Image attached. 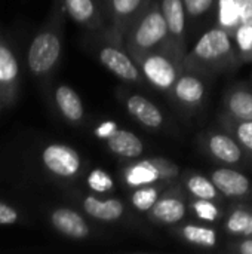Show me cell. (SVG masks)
Here are the masks:
<instances>
[{
  "instance_id": "cell-11",
  "label": "cell",
  "mask_w": 252,
  "mask_h": 254,
  "mask_svg": "<svg viewBox=\"0 0 252 254\" xmlns=\"http://www.w3.org/2000/svg\"><path fill=\"white\" fill-rule=\"evenodd\" d=\"M208 77L209 76L202 74L199 71L183 68L172 89L168 94L171 101L186 113L192 115L198 112L208 98Z\"/></svg>"
},
{
  "instance_id": "cell-16",
  "label": "cell",
  "mask_w": 252,
  "mask_h": 254,
  "mask_svg": "<svg viewBox=\"0 0 252 254\" xmlns=\"http://www.w3.org/2000/svg\"><path fill=\"white\" fill-rule=\"evenodd\" d=\"M151 0H113L108 24L105 30L100 31L105 37L123 45V39L134 21L144 12Z\"/></svg>"
},
{
  "instance_id": "cell-25",
  "label": "cell",
  "mask_w": 252,
  "mask_h": 254,
  "mask_svg": "<svg viewBox=\"0 0 252 254\" xmlns=\"http://www.w3.org/2000/svg\"><path fill=\"white\" fill-rule=\"evenodd\" d=\"M171 183H154V185H146L135 189H129L128 193L129 207L140 214H147Z\"/></svg>"
},
{
  "instance_id": "cell-7",
  "label": "cell",
  "mask_w": 252,
  "mask_h": 254,
  "mask_svg": "<svg viewBox=\"0 0 252 254\" xmlns=\"http://www.w3.org/2000/svg\"><path fill=\"white\" fill-rule=\"evenodd\" d=\"M198 144L202 153L218 165L244 167L252 162L239 141L220 125L199 132Z\"/></svg>"
},
{
  "instance_id": "cell-35",
  "label": "cell",
  "mask_w": 252,
  "mask_h": 254,
  "mask_svg": "<svg viewBox=\"0 0 252 254\" xmlns=\"http://www.w3.org/2000/svg\"><path fill=\"white\" fill-rule=\"evenodd\" d=\"M111 1H113V0H98V4H100V7H101V10H102L104 16H105V21H107V24H108V16H110Z\"/></svg>"
},
{
  "instance_id": "cell-27",
  "label": "cell",
  "mask_w": 252,
  "mask_h": 254,
  "mask_svg": "<svg viewBox=\"0 0 252 254\" xmlns=\"http://www.w3.org/2000/svg\"><path fill=\"white\" fill-rule=\"evenodd\" d=\"M218 125L227 129L244 147L252 161V121H239L223 113L218 115Z\"/></svg>"
},
{
  "instance_id": "cell-1",
  "label": "cell",
  "mask_w": 252,
  "mask_h": 254,
  "mask_svg": "<svg viewBox=\"0 0 252 254\" xmlns=\"http://www.w3.org/2000/svg\"><path fill=\"white\" fill-rule=\"evenodd\" d=\"M67 13L61 0H52L46 21L40 25L27 49V67L31 77L45 91L59 68L64 51V25Z\"/></svg>"
},
{
  "instance_id": "cell-33",
  "label": "cell",
  "mask_w": 252,
  "mask_h": 254,
  "mask_svg": "<svg viewBox=\"0 0 252 254\" xmlns=\"http://www.w3.org/2000/svg\"><path fill=\"white\" fill-rule=\"evenodd\" d=\"M224 250L232 254H252V235L232 238L230 241L226 243Z\"/></svg>"
},
{
  "instance_id": "cell-37",
  "label": "cell",
  "mask_w": 252,
  "mask_h": 254,
  "mask_svg": "<svg viewBox=\"0 0 252 254\" xmlns=\"http://www.w3.org/2000/svg\"><path fill=\"white\" fill-rule=\"evenodd\" d=\"M245 24H252V13L248 16V19L245 21Z\"/></svg>"
},
{
  "instance_id": "cell-5",
  "label": "cell",
  "mask_w": 252,
  "mask_h": 254,
  "mask_svg": "<svg viewBox=\"0 0 252 254\" xmlns=\"http://www.w3.org/2000/svg\"><path fill=\"white\" fill-rule=\"evenodd\" d=\"M181 168L177 162L163 156H141L132 161H125L119 168L120 183L129 190L146 185L177 182L181 176Z\"/></svg>"
},
{
  "instance_id": "cell-29",
  "label": "cell",
  "mask_w": 252,
  "mask_h": 254,
  "mask_svg": "<svg viewBox=\"0 0 252 254\" xmlns=\"http://www.w3.org/2000/svg\"><path fill=\"white\" fill-rule=\"evenodd\" d=\"M183 1H184V9L190 27L203 22L211 13L215 15L217 0H183Z\"/></svg>"
},
{
  "instance_id": "cell-26",
  "label": "cell",
  "mask_w": 252,
  "mask_h": 254,
  "mask_svg": "<svg viewBox=\"0 0 252 254\" xmlns=\"http://www.w3.org/2000/svg\"><path fill=\"white\" fill-rule=\"evenodd\" d=\"M226 208L221 202L212 199H202V198H189V214L195 217V220L208 223V225H218L224 217Z\"/></svg>"
},
{
  "instance_id": "cell-21",
  "label": "cell",
  "mask_w": 252,
  "mask_h": 254,
  "mask_svg": "<svg viewBox=\"0 0 252 254\" xmlns=\"http://www.w3.org/2000/svg\"><path fill=\"white\" fill-rule=\"evenodd\" d=\"M220 113L239 121H252V82L229 86L223 95Z\"/></svg>"
},
{
  "instance_id": "cell-4",
  "label": "cell",
  "mask_w": 252,
  "mask_h": 254,
  "mask_svg": "<svg viewBox=\"0 0 252 254\" xmlns=\"http://www.w3.org/2000/svg\"><path fill=\"white\" fill-rule=\"evenodd\" d=\"M39 164L48 177L65 188L74 185L85 173V159L79 150L61 141L45 143L39 149Z\"/></svg>"
},
{
  "instance_id": "cell-36",
  "label": "cell",
  "mask_w": 252,
  "mask_h": 254,
  "mask_svg": "<svg viewBox=\"0 0 252 254\" xmlns=\"http://www.w3.org/2000/svg\"><path fill=\"white\" fill-rule=\"evenodd\" d=\"M6 109V106H4V100H3V91H1V86H0V115H1V112Z\"/></svg>"
},
{
  "instance_id": "cell-2",
  "label": "cell",
  "mask_w": 252,
  "mask_h": 254,
  "mask_svg": "<svg viewBox=\"0 0 252 254\" xmlns=\"http://www.w3.org/2000/svg\"><path fill=\"white\" fill-rule=\"evenodd\" d=\"M241 65L232 33L217 24L203 31L183 58V68L206 76L229 73Z\"/></svg>"
},
{
  "instance_id": "cell-28",
  "label": "cell",
  "mask_w": 252,
  "mask_h": 254,
  "mask_svg": "<svg viewBox=\"0 0 252 254\" xmlns=\"http://www.w3.org/2000/svg\"><path fill=\"white\" fill-rule=\"evenodd\" d=\"M215 24L230 33L242 25V15L238 0H217Z\"/></svg>"
},
{
  "instance_id": "cell-22",
  "label": "cell",
  "mask_w": 252,
  "mask_h": 254,
  "mask_svg": "<svg viewBox=\"0 0 252 254\" xmlns=\"http://www.w3.org/2000/svg\"><path fill=\"white\" fill-rule=\"evenodd\" d=\"M221 231L230 238L251 237L252 235V202L248 201H233L226 208L224 217L221 220Z\"/></svg>"
},
{
  "instance_id": "cell-18",
  "label": "cell",
  "mask_w": 252,
  "mask_h": 254,
  "mask_svg": "<svg viewBox=\"0 0 252 254\" xmlns=\"http://www.w3.org/2000/svg\"><path fill=\"white\" fill-rule=\"evenodd\" d=\"M208 176L226 199L248 201L252 198V180L236 167L220 165L209 170Z\"/></svg>"
},
{
  "instance_id": "cell-6",
  "label": "cell",
  "mask_w": 252,
  "mask_h": 254,
  "mask_svg": "<svg viewBox=\"0 0 252 254\" xmlns=\"http://www.w3.org/2000/svg\"><path fill=\"white\" fill-rule=\"evenodd\" d=\"M97 36L95 55L102 67H105L119 80L129 85H147L137 61L125 45L105 37L102 33H94Z\"/></svg>"
},
{
  "instance_id": "cell-30",
  "label": "cell",
  "mask_w": 252,
  "mask_h": 254,
  "mask_svg": "<svg viewBox=\"0 0 252 254\" xmlns=\"http://www.w3.org/2000/svg\"><path fill=\"white\" fill-rule=\"evenodd\" d=\"M85 180H86V186H88L89 192H94L98 195H111L116 188L113 177L102 168L91 170L86 174Z\"/></svg>"
},
{
  "instance_id": "cell-24",
  "label": "cell",
  "mask_w": 252,
  "mask_h": 254,
  "mask_svg": "<svg viewBox=\"0 0 252 254\" xmlns=\"http://www.w3.org/2000/svg\"><path fill=\"white\" fill-rule=\"evenodd\" d=\"M178 182L184 188L189 198L212 199L218 202H223V199H226L208 174H202L198 171H186L181 173Z\"/></svg>"
},
{
  "instance_id": "cell-12",
  "label": "cell",
  "mask_w": 252,
  "mask_h": 254,
  "mask_svg": "<svg viewBox=\"0 0 252 254\" xmlns=\"http://www.w3.org/2000/svg\"><path fill=\"white\" fill-rule=\"evenodd\" d=\"M189 214V195L181 183L172 182L146 214L149 222L160 226H175L186 220Z\"/></svg>"
},
{
  "instance_id": "cell-13",
  "label": "cell",
  "mask_w": 252,
  "mask_h": 254,
  "mask_svg": "<svg viewBox=\"0 0 252 254\" xmlns=\"http://www.w3.org/2000/svg\"><path fill=\"white\" fill-rule=\"evenodd\" d=\"M55 113L70 127L79 128L86 121V109L82 97L67 83H50L46 89Z\"/></svg>"
},
{
  "instance_id": "cell-17",
  "label": "cell",
  "mask_w": 252,
  "mask_h": 254,
  "mask_svg": "<svg viewBox=\"0 0 252 254\" xmlns=\"http://www.w3.org/2000/svg\"><path fill=\"white\" fill-rule=\"evenodd\" d=\"M172 45L174 55L183 63L187 54V36H189V21L184 9L183 0H159Z\"/></svg>"
},
{
  "instance_id": "cell-34",
  "label": "cell",
  "mask_w": 252,
  "mask_h": 254,
  "mask_svg": "<svg viewBox=\"0 0 252 254\" xmlns=\"http://www.w3.org/2000/svg\"><path fill=\"white\" fill-rule=\"evenodd\" d=\"M120 127L117 125V122L114 121H102L101 124H98V127L95 128V137L100 138L101 141H105L108 137H111Z\"/></svg>"
},
{
  "instance_id": "cell-23",
  "label": "cell",
  "mask_w": 252,
  "mask_h": 254,
  "mask_svg": "<svg viewBox=\"0 0 252 254\" xmlns=\"http://www.w3.org/2000/svg\"><path fill=\"white\" fill-rule=\"evenodd\" d=\"M105 147L120 161H132L146 153V143L132 131L119 128L105 141Z\"/></svg>"
},
{
  "instance_id": "cell-19",
  "label": "cell",
  "mask_w": 252,
  "mask_h": 254,
  "mask_svg": "<svg viewBox=\"0 0 252 254\" xmlns=\"http://www.w3.org/2000/svg\"><path fill=\"white\" fill-rule=\"evenodd\" d=\"M171 234L180 243L199 249V250H217L220 246V232L214 225L202 222H181L172 226Z\"/></svg>"
},
{
  "instance_id": "cell-8",
  "label": "cell",
  "mask_w": 252,
  "mask_h": 254,
  "mask_svg": "<svg viewBox=\"0 0 252 254\" xmlns=\"http://www.w3.org/2000/svg\"><path fill=\"white\" fill-rule=\"evenodd\" d=\"M65 196L79 210H82L89 219H92L97 223H105V225L120 223L128 211L126 202L117 196L83 192L71 186H67Z\"/></svg>"
},
{
  "instance_id": "cell-32",
  "label": "cell",
  "mask_w": 252,
  "mask_h": 254,
  "mask_svg": "<svg viewBox=\"0 0 252 254\" xmlns=\"http://www.w3.org/2000/svg\"><path fill=\"white\" fill-rule=\"evenodd\" d=\"M27 223V214L19 205L0 199V226H16Z\"/></svg>"
},
{
  "instance_id": "cell-3",
  "label": "cell",
  "mask_w": 252,
  "mask_h": 254,
  "mask_svg": "<svg viewBox=\"0 0 252 254\" xmlns=\"http://www.w3.org/2000/svg\"><path fill=\"white\" fill-rule=\"evenodd\" d=\"M123 45L131 54L168 51L174 55L168 25L159 0H151L144 12L134 21L125 34Z\"/></svg>"
},
{
  "instance_id": "cell-9",
  "label": "cell",
  "mask_w": 252,
  "mask_h": 254,
  "mask_svg": "<svg viewBox=\"0 0 252 254\" xmlns=\"http://www.w3.org/2000/svg\"><path fill=\"white\" fill-rule=\"evenodd\" d=\"M147 85L159 92L169 94L180 73L183 64L168 51H151L144 54H132Z\"/></svg>"
},
{
  "instance_id": "cell-15",
  "label": "cell",
  "mask_w": 252,
  "mask_h": 254,
  "mask_svg": "<svg viewBox=\"0 0 252 254\" xmlns=\"http://www.w3.org/2000/svg\"><path fill=\"white\" fill-rule=\"evenodd\" d=\"M0 86L6 109L15 106L21 92V67L10 42L0 31Z\"/></svg>"
},
{
  "instance_id": "cell-20",
  "label": "cell",
  "mask_w": 252,
  "mask_h": 254,
  "mask_svg": "<svg viewBox=\"0 0 252 254\" xmlns=\"http://www.w3.org/2000/svg\"><path fill=\"white\" fill-rule=\"evenodd\" d=\"M67 16L91 33L105 30L107 21L98 0H61Z\"/></svg>"
},
{
  "instance_id": "cell-14",
  "label": "cell",
  "mask_w": 252,
  "mask_h": 254,
  "mask_svg": "<svg viewBox=\"0 0 252 254\" xmlns=\"http://www.w3.org/2000/svg\"><path fill=\"white\" fill-rule=\"evenodd\" d=\"M119 98L131 118H134L141 127L149 131H162L166 128V116L163 110L153 103L149 97L123 89L119 92Z\"/></svg>"
},
{
  "instance_id": "cell-31",
  "label": "cell",
  "mask_w": 252,
  "mask_h": 254,
  "mask_svg": "<svg viewBox=\"0 0 252 254\" xmlns=\"http://www.w3.org/2000/svg\"><path fill=\"white\" fill-rule=\"evenodd\" d=\"M232 36L242 64L252 63V24H242L232 33Z\"/></svg>"
},
{
  "instance_id": "cell-10",
  "label": "cell",
  "mask_w": 252,
  "mask_h": 254,
  "mask_svg": "<svg viewBox=\"0 0 252 254\" xmlns=\"http://www.w3.org/2000/svg\"><path fill=\"white\" fill-rule=\"evenodd\" d=\"M46 220L58 235L73 241H88L97 235L94 220L77 207L53 205L46 210Z\"/></svg>"
}]
</instances>
